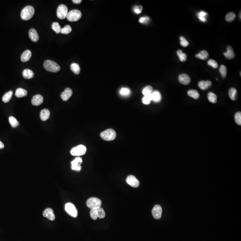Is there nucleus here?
I'll return each mask as SVG.
<instances>
[{
    "mask_svg": "<svg viewBox=\"0 0 241 241\" xmlns=\"http://www.w3.org/2000/svg\"><path fill=\"white\" fill-rule=\"evenodd\" d=\"M43 66L46 70L52 73H57L60 70V66L55 62L50 60L45 61Z\"/></svg>",
    "mask_w": 241,
    "mask_h": 241,
    "instance_id": "1",
    "label": "nucleus"
},
{
    "mask_svg": "<svg viewBox=\"0 0 241 241\" xmlns=\"http://www.w3.org/2000/svg\"><path fill=\"white\" fill-rule=\"evenodd\" d=\"M34 14V8L32 6H28L22 9L21 14V17L23 20H29L33 17Z\"/></svg>",
    "mask_w": 241,
    "mask_h": 241,
    "instance_id": "2",
    "label": "nucleus"
},
{
    "mask_svg": "<svg viewBox=\"0 0 241 241\" xmlns=\"http://www.w3.org/2000/svg\"><path fill=\"white\" fill-rule=\"evenodd\" d=\"M116 137V133L112 129H109L101 132V137L103 140L107 141H110L115 140Z\"/></svg>",
    "mask_w": 241,
    "mask_h": 241,
    "instance_id": "3",
    "label": "nucleus"
},
{
    "mask_svg": "<svg viewBox=\"0 0 241 241\" xmlns=\"http://www.w3.org/2000/svg\"><path fill=\"white\" fill-rule=\"evenodd\" d=\"M90 215L92 219L96 220L97 218H104L106 216L105 211L101 207L92 209L90 212Z\"/></svg>",
    "mask_w": 241,
    "mask_h": 241,
    "instance_id": "4",
    "label": "nucleus"
},
{
    "mask_svg": "<svg viewBox=\"0 0 241 241\" xmlns=\"http://www.w3.org/2000/svg\"><path fill=\"white\" fill-rule=\"evenodd\" d=\"M81 12L78 9H73L68 12L67 16V19L70 22H76L81 18Z\"/></svg>",
    "mask_w": 241,
    "mask_h": 241,
    "instance_id": "5",
    "label": "nucleus"
},
{
    "mask_svg": "<svg viewBox=\"0 0 241 241\" xmlns=\"http://www.w3.org/2000/svg\"><path fill=\"white\" fill-rule=\"evenodd\" d=\"M87 151L86 147L83 145H80L73 148L71 150V155L73 156H81L84 155Z\"/></svg>",
    "mask_w": 241,
    "mask_h": 241,
    "instance_id": "6",
    "label": "nucleus"
},
{
    "mask_svg": "<svg viewBox=\"0 0 241 241\" xmlns=\"http://www.w3.org/2000/svg\"><path fill=\"white\" fill-rule=\"evenodd\" d=\"M68 12V9L67 6L64 5H60L58 6L57 9V16L60 19H64L67 17Z\"/></svg>",
    "mask_w": 241,
    "mask_h": 241,
    "instance_id": "7",
    "label": "nucleus"
},
{
    "mask_svg": "<svg viewBox=\"0 0 241 241\" xmlns=\"http://www.w3.org/2000/svg\"><path fill=\"white\" fill-rule=\"evenodd\" d=\"M65 211L73 217H77L78 215V211L75 206L71 203H68L65 205Z\"/></svg>",
    "mask_w": 241,
    "mask_h": 241,
    "instance_id": "8",
    "label": "nucleus"
},
{
    "mask_svg": "<svg viewBox=\"0 0 241 241\" xmlns=\"http://www.w3.org/2000/svg\"><path fill=\"white\" fill-rule=\"evenodd\" d=\"M101 201L100 199L96 197H92L88 200L86 202L87 205L89 208L94 209L100 207L101 205Z\"/></svg>",
    "mask_w": 241,
    "mask_h": 241,
    "instance_id": "9",
    "label": "nucleus"
},
{
    "mask_svg": "<svg viewBox=\"0 0 241 241\" xmlns=\"http://www.w3.org/2000/svg\"><path fill=\"white\" fill-rule=\"evenodd\" d=\"M127 182L133 188H137L140 185V181L135 176L129 175L127 179Z\"/></svg>",
    "mask_w": 241,
    "mask_h": 241,
    "instance_id": "10",
    "label": "nucleus"
},
{
    "mask_svg": "<svg viewBox=\"0 0 241 241\" xmlns=\"http://www.w3.org/2000/svg\"><path fill=\"white\" fill-rule=\"evenodd\" d=\"M152 214L153 217L156 219H159L161 217L162 214V209L159 205H156L154 206L152 210Z\"/></svg>",
    "mask_w": 241,
    "mask_h": 241,
    "instance_id": "11",
    "label": "nucleus"
},
{
    "mask_svg": "<svg viewBox=\"0 0 241 241\" xmlns=\"http://www.w3.org/2000/svg\"><path fill=\"white\" fill-rule=\"evenodd\" d=\"M82 163V159L81 157H78L76 158L72 162V169L73 170L80 171L81 169V164Z\"/></svg>",
    "mask_w": 241,
    "mask_h": 241,
    "instance_id": "12",
    "label": "nucleus"
},
{
    "mask_svg": "<svg viewBox=\"0 0 241 241\" xmlns=\"http://www.w3.org/2000/svg\"><path fill=\"white\" fill-rule=\"evenodd\" d=\"M73 94V90L71 88H67L65 89L64 92H63L61 94V98L63 101H68V99L72 96Z\"/></svg>",
    "mask_w": 241,
    "mask_h": 241,
    "instance_id": "13",
    "label": "nucleus"
},
{
    "mask_svg": "<svg viewBox=\"0 0 241 241\" xmlns=\"http://www.w3.org/2000/svg\"><path fill=\"white\" fill-rule=\"evenodd\" d=\"M43 217L49 219L50 221H54L55 219V215L54 214L53 210L50 208H47L43 211Z\"/></svg>",
    "mask_w": 241,
    "mask_h": 241,
    "instance_id": "14",
    "label": "nucleus"
},
{
    "mask_svg": "<svg viewBox=\"0 0 241 241\" xmlns=\"http://www.w3.org/2000/svg\"><path fill=\"white\" fill-rule=\"evenodd\" d=\"M43 101V96L41 95L38 94L34 96L32 98L31 103L34 106H38L42 104Z\"/></svg>",
    "mask_w": 241,
    "mask_h": 241,
    "instance_id": "15",
    "label": "nucleus"
},
{
    "mask_svg": "<svg viewBox=\"0 0 241 241\" xmlns=\"http://www.w3.org/2000/svg\"><path fill=\"white\" fill-rule=\"evenodd\" d=\"M29 35L30 40L34 42H37L39 40V36L36 29L34 28L29 29Z\"/></svg>",
    "mask_w": 241,
    "mask_h": 241,
    "instance_id": "16",
    "label": "nucleus"
},
{
    "mask_svg": "<svg viewBox=\"0 0 241 241\" xmlns=\"http://www.w3.org/2000/svg\"><path fill=\"white\" fill-rule=\"evenodd\" d=\"M179 81L183 85H188L190 83L191 79L188 75L185 74H182L179 76Z\"/></svg>",
    "mask_w": 241,
    "mask_h": 241,
    "instance_id": "17",
    "label": "nucleus"
},
{
    "mask_svg": "<svg viewBox=\"0 0 241 241\" xmlns=\"http://www.w3.org/2000/svg\"><path fill=\"white\" fill-rule=\"evenodd\" d=\"M224 55L228 60H231L235 57V54L234 53L233 48L231 46H229L227 47V51L224 53Z\"/></svg>",
    "mask_w": 241,
    "mask_h": 241,
    "instance_id": "18",
    "label": "nucleus"
},
{
    "mask_svg": "<svg viewBox=\"0 0 241 241\" xmlns=\"http://www.w3.org/2000/svg\"><path fill=\"white\" fill-rule=\"evenodd\" d=\"M31 55H32V53L30 50H25L24 52H23L21 56V60L22 62H26L29 60V59L31 58Z\"/></svg>",
    "mask_w": 241,
    "mask_h": 241,
    "instance_id": "19",
    "label": "nucleus"
},
{
    "mask_svg": "<svg viewBox=\"0 0 241 241\" xmlns=\"http://www.w3.org/2000/svg\"><path fill=\"white\" fill-rule=\"evenodd\" d=\"M212 85V82L210 81H201L198 83V86L202 90H206Z\"/></svg>",
    "mask_w": 241,
    "mask_h": 241,
    "instance_id": "20",
    "label": "nucleus"
},
{
    "mask_svg": "<svg viewBox=\"0 0 241 241\" xmlns=\"http://www.w3.org/2000/svg\"><path fill=\"white\" fill-rule=\"evenodd\" d=\"M152 101L155 102H160L162 100L161 94L159 91H155L151 94Z\"/></svg>",
    "mask_w": 241,
    "mask_h": 241,
    "instance_id": "21",
    "label": "nucleus"
},
{
    "mask_svg": "<svg viewBox=\"0 0 241 241\" xmlns=\"http://www.w3.org/2000/svg\"><path fill=\"white\" fill-rule=\"evenodd\" d=\"M50 115V112L48 109H43L40 112V117L41 120L43 121H46L49 118Z\"/></svg>",
    "mask_w": 241,
    "mask_h": 241,
    "instance_id": "22",
    "label": "nucleus"
},
{
    "mask_svg": "<svg viewBox=\"0 0 241 241\" xmlns=\"http://www.w3.org/2000/svg\"><path fill=\"white\" fill-rule=\"evenodd\" d=\"M27 95V92L25 89L22 88H18L16 90L15 96L18 98H21L26 96Z\"/></svg>",
    "mask_w": 241,
    "mask_h": 241,
    "instance_id": "23",
    "label": "nucleus"
},
{
    "mask_svg": "<svg viewBox=\"0 0 241 241\" xmlns=\"http://www.w3.org/2000/svg\"><path fill=\"white\" fill-rule=\"evenodd\" d=\"M209 56L207 51L205 50H202L198 54L196 55V57L198 59L202 60H206Z\"/></svg>",
    "mask_w": 241,
    "mask_h": 241,
    "instance_id": "24",
    "label": "nucleus"
},
{
    "mask_svg": "<svg viewBox=\"0 0 241 241\" xmlns=\"http://www.w3.org/2000/svg\"><path fill=\"white\" fill-rule=\"evenodd\" d=\"M22 76L23 77L26 79H31L34 76V73L33 71L29 69H25L22 72Z\"/></svg>",
    "mask_w": 241,
    "mask_h": 241,
    "instance_id": "25",
    "label": "nucleus"
},
{
    "mask_svg": "<svg viewBox=\"0 0 241 241\" xmlns=\"http://www.w3.org/2000/svg\"><path fill=\"white\" fill-rule=\"evenodd\" d=\"M13 94V91H11V90L9 91L7 93H6L3 96V97H2V101L5 103L8 102L12 98Z\"/></svg>",
    "mask_w": 241,
    "mask_h": 241,
    "instance_id": "26",
    "label": "nucleus"
},
{
    "mask_svg": "<svg viewBox=\"0 0 241 241\" xmlns=\"http://www.w3.org/2000/svg\"><path fill=\"white\" fill-rule=\"evenodd\" d=\"M71 70L76 74H79L81 72L80 66L77 63H73L71 65Z\"/></svg>",
    "mask_w": 241,
    "mask_h": 241,
    "instance_id": "27",
    "label": "nucleus"
},
{
    "mask_svg": "<svg viewBox=\"0 0 241 241\" xmlns=\"http://www.w3.org/2000/svg\"><path fill=\"white\" fill-rule=\"evenodd\" d=\"M208 13L204 11H201L197 14V17L201 21L203 22H205L206 21V17L207 16Z\"/></svg>",
    "mask_w": 241,
    "mask_h": 241,
    "instance_id": "28",
    "label": "nucleus"
},
{
    "mask_svg": "<svg viewBox=\"0 0 241 241\" xmlns=\"http://www.w3.org/2000/svg\"><path fill=\"white\" fill-rule=\"evenodd\" d=\"M188 95L190 97H193L195 99H197L200 96L198 91L196 90H190L188 92Z\"/></svg>",
    "mask_w": 241,
    "mask_h": 241,
    "instance_id": "29",
    "label": "nucleus"
},
{
    "mask_svg": "<svg viewBox=\"0 0 241 241\" xmlns=\"http://www.w3.org/2000/svg\"><path fill=\"white\" fill-rule=\"evenodd\" d=\"M177 54L181 61L185 62L187 60V55L186 54L183 53L181 50H177Z\"/></svg>",
    "mask_w": 241,
    "mask_h": 241,
    "instance_id": "30",
    "label": "nucleus"
},
{
    "mask_svg": "<svg viewBox=\"0 0 241 241\" xmlns=\"http://www.w3.org/2000/svg\"><path fill=\"white\" fill-rule=\"evenodd\" d=\"M9 122L10 125L13 127H16L19 124V122L14 117L10 116L9 118Z\"/></svg>",
    "mask_w": 241,
    "mask_h": 241,
    "instance_id": "31",
    "label": "nucleus"
},
{
    "mask_svg": "<svg viewBox=\"0 0 241 241\" xmlns=\"http://www.w3.org/2000/svg\"><path fill=\"white\" fill-rule=\"evenodd\" d=\"M208 98L209 101L210 102L213 103H216L217 101V96L214 94L212 92L209 93L208 95Z\"/></svg>",
    "mask_w": 241,
    "mask_h": 241,
    "instance_id": "32",
    "label": "nucleus"
},
{
    "mask_svg": "<svg viewBox=\"0 0 241 241\" xmlns=\"http://www.w3.org/2000/svg\"><path fill=\"white\" fill-rule=\"evenodd\" d=\"M237 93V90L235 88H230L229 91V97H230L231 100H233V101H235L236 100Z\"/></svg>",
    "mask_w": 241,
    "mask_h": 241,
    "instance_id": "33",
    "label": "nucleus"
},
{
    "mask_svg": "<svg viewBox=\"0 0 241 241\" xmlns=\"http://www.w3.org/2000/svg\"><path fill=\"white\" fill-rule=\"evenodd\" d=\"M236 15L234 12H230L227 15L226 17V20L227 22H232L235 19Z\"/></svg>",
    "mask_w": 241,
    "mask_h": 241,
    "instance_id": "34",
    "label": "nucleus"
},
{
    "mask_svg": "<svg viewBox=\"0 0 241 241\" xmlns=\"http://www.w3.org/2000/svg\"><path fill=\"white\" fill-rule=\"evenodd\" d=\"M152 101V96L151 94L147 95L144 96L142 99V102L145 105H149L150 104V102Z\"/></svg>",
    "mask_w": 241,
    "mask_h": 241,
    "instance_id": "35",
    "label": "nucleus"
},
{
    "mask_svg": "<svg viewBox=\"0 0 241 241\" xmlns=\"http://www.w3.org/2000/svg\"><path fill=\"white\" fill-rule=\"evenodd\" d=\"M51 28L57 34L60 33L61 29L60 26L59 25V23L57 22H53L51 25Z\"/></svg>",
    "mask_w": 241,
    "mask_h": 241,
    "instance_id": "36",
    "label": "nucleus"
},
{
    "mask_svg": "<svg viewBox=\"0 0 241 241\" xmlns=\"http://www.w3.org/2000/svg\"><path fill=\"white\" fill-rule=\"evenodd\" d=\"M72 30V28H71V26H69V25H66L64 27L61 29L60 33H61V34L67 35V34H68L71 33Z\"/></svg>",
    "mask_w": 241,
    "mask_h": 241,
    "instance_id": "37",
    "label": "nucleus"
},
{
    "mask_svg": "<svg viewBox=\"0 0 241 241\" xmlns=\"http://www.w3.org/2000/svg\"><path fill=\"white\" fill-rule=\"evenodd\" d=\"M153 92V88L151 86H147L143 88L142 90V94L144 96L150 94Z\"/></svg>",
    "mask_w": 241,
    "mask_h": 241,
    "instance_id": "38",
    "label": "nucleus"
},
{
    "mask_svg": "<svg viewBox=\"0 0 241 241\" xmlns=\"http://www.w3.org/2000/svg\"><path fill=\"white\" fill-rule=\"evenodd\" d=\"M131 91L130 89L127 88H123L120 91V94L123 96H128L130 94Z\"/></svg>",
    "mask_w": 241,
    "mask_h": 241,
    "instance_id": "39",
    "label": "nucleus"
},
{
    "mask_svg": "<svg viewBox=\"0 0 241 241\" xmlns=\"http://www.w3.org/2000/svg\"><path fill=\"white\" fill-rule=\"evenodd\" d=\"M219 71L222 77L225 78L227 74V69L226 66L224 65H221Z\"/></svg>",
    "mask_w": 241,
    "mask_h": 241,
    "instance_id": "40",
    "label": "nucleus"
},
{
    "mask_svg": "<svg viewBox=\"0 0 241 241\" xmlns=\"http://www.w3.org/2000/svg\"><path fill=\"white\" fill-rule=\"evenodd\" d=\"M235 122L238 125H241V112H237L236 113L235 117Z\"/></svg>",
    "mask_w": 241,
    "mask_h": 241,
    "instance_id": "41",
    "label": "nucleus"
},
{
    "mask_svg": "<svg viewBox=\"0 0 241 241\" xmlns=\"http://www.w3.org/2000/svg\"><path fill=\"white\" fill-rule=\"evenodd\" d=\"M180 44L182 47H186L188 46L189 42L183 36L180 37Z\"/></svg>",
    "mask_w": 241,
    "mask_h": 241,
    "instance_id": "42",
    "label": "nucleus"
},
{
    "mask_svg": "<svg viewBox=\"0 0 241 241\" xmlns=\"http://www.w3.org/2000/svg\"><path fill=\"white\" fill-rule=\"evenodd\" d=\"M208 64L209 66H211L214 68H217L218 67L217 62L214 60H210L208 61Z\"/></svg>",
    "mask_w": 241,
    "mask_h": 241,
    "instance_id": "43",
    "label": "nucleus"
},
{
    "mask_svg": "<svg viewBox=\"0 0 241 241\" xmlns=\"http://www.w3.org/2000/svg\"><path fill=\"white\" fill-rule=\"evenodd\" d=\"M142 7L141 6H136L135 8L134 9V11L136 14H139L141 13L142 11Z\"/></svg>",
    "mask_w": 241,
    "mask_h": 241,
    "instance_id": "44",
    "label": "nucleus"
},
{
    "mask_svg": "<svg viewBox=\"0 0 241 241\" xmlns=\"http://www.w3.org/2000/svg\"><path fill=\"white\" fill-rule=\"evenodd\" d=\"M149 18L148 17H142V18H141L139 21H140V22H141V23H144L145 22L147 21H149Z\"/></svg>",
    "mask_w": 241,
    "mask_h": 241,
    "instance_id": "45",
    "label": "nucleus"
},
{
    "mask_svg": "<svg viewBox=\"0 0 241 241\" xmlns=\"http://www.w3.org/2000/svg\"><path fill=\"white\" fill-rule=\"evenodd\" d=\"M72 1L75 4H79L82 2V0H73Z\"/></svg>",
    "mask_w": 241,
    "mask_h": 241,
    "instance_id": "46",
    "label": "nucleus"
},
{
    "mask_svg": "<svg viewBox=\"0 0 241 241\" xmlns=\"http://www.w3.org/2000/svg\"><path fill=\"white\" fill-rule=\"evenodd\" d=\"M4 145L2 142L0 141V150L4 148Z\"/></svg>",
    "mask_w": 241,
    "mask_h": 241,
    "instance_id": "47",
    "label": "nucleus"
}]
</instances>
